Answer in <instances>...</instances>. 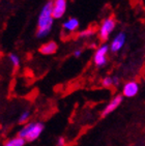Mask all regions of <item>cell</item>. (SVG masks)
Wrapping results in <instances>:
<instances>
[{
    "label": "cell",
    "mask_w": 145,
    "mask_h": 146,
    "mask_svg": "<svg viewBox=\"0 0 145 146\" xmlns=\"http://www.w3.org/2000/svg\"><path fill=\"white\" fill-rule=\"evenodd\" d=\"M139 92V84L136 81H130L124 84L122 89V96L126 98H134Z\"/></svg>",
    "instance_id": "5b68a950"
},
{
    "label": "cell",
    "mask_w": 145,
    "mask_h": 146,
    "mask_svg": "<svg viewBox=\"0 0 145 146\" xmlns=\"http://www.w3.org/2000/svg\"><path fill=\"white\" fill-rule=\"evenodd\" d=\"M82 54V50H76L75 53H74V55H75V57H80Z\"/></svg>",
    "instance_id": "d6986e66"
},
{
    "label": "cell",
    "mask_w": 145,
    "mask_h": 146,
    "mask_svg": "<svg viewBox=\"0 0 145 146\" xmlns=\"http://www.w3.org/2000/svg\"><path fill=\"white\" fill-rule=\"evenodd\" d=\"M109 52V46L108 45H103L100 46V48L96 50L93 57V61H94L95 65L100 68L107 63V54Z\"/></svg>",
    "instance_id": "3957f363"
},
{
    "label": "cell",
    "mask_w": 145,
    "mask_h": 146,
    "mask_svg": "<svg viewBox=\"0 0 145 146\" xmlns=\"http://www.w3.org/2000/svg\"><path fill=\"white\" fill-rule=\"evenodd\" d=\"M112 82H113V85H117L119 83V79L117 77H113L112 78Z\"/></svg>",
    "instance_id": "ac0fdd59"
},
{
    "label": "cell",
    "mask_w": 145,
    "mask_h": 146,
    "mask_svg": "<svg viewBox=\"0 0 145 146\" xmlns=\"http://www.w3.org/2000/svg\"><path fill=\"white\" fill-rule=\"evenodd\" d=\"M126 42V33L124 32H119V33L114 37V39L112 40L111 46H110V50L113 52V53H116L120 49L122 48L123 45Z\"/></svg>",
    "instance_id": "ba28073f"
},
{
    "label": "cell",
    "mask_w": 145,
    "mask_h": 146,
    "mask_svg": "<svg viewBox=\"0 0 145 146\" xmlns=\"http://www.w3.org/2000/svg\"><path fill=\"white\" fill-rule=\"evenodd\" d=\"M43 131H44V124L41 123V122H34L32 129H30V132L28 133V135L26 136L25 141H27V142H33V141H35L41 136Z\"/></svg>",
    "instance_id": "8992f818"
},
{
    "label": "cell",
    "mask_w": 145,
    "mask_h": 146,
    "mask_svg": "<svg viewBox=\"0 0 145 146\" xmlns=\"http://www.w3.org/2000/svg\"><path fill=\"white\" fill-rule=\"evenodd\" d=\"M26 141L24 139L20 137H15L13 139H9V141H6L5 144L3 146H24Z\"/></svg>",
    "instance_id": "8fae6325"
},
{
    "label": "cell",
    "mask_w": 145,
    "mask_h": 146,
    "mask_svg": "<svg viewBox=\"0 0 145 146\" xmlns=\"http://www.w3.org/2000/svg\"><path fill=\"white\" fill-rule=\"evenodd\" d=\"M93 33V30L92 29H87V30H83L79 33V36L80 37H85V36H89Z\"/></svg>",
    "instance_id": "2e32d148"
},
{
    "label": "cell",
    "mask_w": 145,
    "mask_h": 146,
    "mask_svg": "<svg viewBox=\"0 0 145 146\" xmlns=\"http://www.w3.org/2000/svg\"><path fill=\"white\" fill-rule=\"evenodd\" d=\"M29 117H30V114H29V112L28 111H25V112H23L22 114H21V116H20V119H19V123L23 124V123H27L28 119H29Z\"/></svg>",
    "instance_id": "5bb4252c"
},
{
    "label": "cell",
    "mask_w": 145,
    "mask_h": 146,
    "mask_svg": "<svg viewBox=\"0 0 145 146\" xmlns=\"http://www.w3.org/2000/svg\"><path fill=\"white\" fill-rule=\"evenodd\" d=\"M52 7H53V2L49 1L41 11L37 21V32H36V36L39 38L48 35L53 26L54 19L52 18Z\"/></svg>",
    "instance_id": "6da1fadb"
},
{
    "label": "cell",
    "mask_w": 145,
    "mask_h": 146,
    "mask_svg": "<svg viewBox=\"0 0 145 146\" xmlns=\"http://www.w3.org/2000/svg\"><path fill=\"white\" fill-rule=\"evenodd\" d=\"M57 49H58V46L55 42H49L41 46L39 53L44 54V55H52V54L56 53Z\"/></svg>",
    "instance_id": "9c48e42d"
},
{
    "label": "cell",
    "mask_w": 145,
    "mask_h": 146,
    "mask_svg": "<svg viewBox=\"0 0 145 146\" xmlns=\"http://www.w3.org/2000/svg\"><path fill=\"white\" fill-rule=\"evenodd\" d=\"M51 1H52V0H51Z\"/></svg>",
    "instance_id": "ffe728a7"
},
{
    "label": "cell",
    "mask_w": 145,
    "mask_h": 146,
    "mask_svg": "<svg viewBox=\"0 0 145 146\" xmlns=\"http://www.w3.org/2000/svg\"><path fill=\"white\" fill-rule=\"evenodd\" d=\"M102 84H103L104 87H110L113 85V82H112V78L111 77H106V78L103 79L102 81Z\"/></svg>",
    "instance_id": "9a60e30c"
},
{
    "label": "cell",
    "mask_w": 145,
    "mask_h": 146,
    "mask_svg": "<svg viewBox=\"0 0 145 146\" xmlns=\"http://www.w3.org/2000/svg\"><path fill=\"white\" fill-rule=\"evenodd\" d=\"M64 144H65V140H64V138H59L58 142H57V145H58V146H63Z\"/></svg>",
    "instance_id": "e0dca14e"
},
{
    "label": "cell",
    "mask_w": 145,
    "mask_h": 146,
    "mask_svg": "<svg viewBox=\"0 0 145 146\" xmlns=\"http://www.w3.org/2000/svg\"><path fill=\"white\" fill-rule=\"evenodd\" d=\"M67 0H54L53 7H52V18L60 19L67 11Z\"/></svg>",
    "instance_id": "277c9868"
},
{
    "label": "cell",
    "mask_w": 145,
    "mask_h": 146,
    "mask_svg": "<svg viewBox=\"0 0 145 146\" xmlns=\"http://www.w3.org/2000/svg\"><path fill=\"white\" fill-rule=\"evenodd\" d=\"M9 59H11V63H13V65H14L15 68H18L20 65V58L18 55H16L14 53L9 54Z\"/></svg>",
    "instance_id": "4fadbf2b"
},
{
    "label": "cell",
    "mask_w": 145,
    "mask_h": 146,
    "mask_svg": "<svg viewBox=\"0 0 145 146\" xmlns=\"http://www.w3.org/2000/svg\"><path fill=\"white\" fill-rule=\"evenodd\" d=\"M79 26V21L76 18H71V19L67 20L63 23V29L67 31H75L78 28Z\"/></svg>",
    "instance_id": "30bf717a"
},
{
    "label": "cell",
    "mask_w": 145,
    "mask_h": 146,
    "mask_svg": "<svg viewBox=\"0 0 145 146\" xmlns=\"http://www.w3.org/2000/svg\"><path fill=\"white\" fill-rule=\"evenodd\" d=\"M122 100H123V96H120V94L115 96V98L107 105L106 108L104 109V111L102 112V117H105V116L109 115V114L112 113L113 111H115V110L119 107V105L122 103Z\"/></svg>",
    "instance_id": "52a82bcc"
},
{
    "label": "cell",
    "mask_w": 145,
    "mask_h": 146,
    "mask_svg": "<svg viewBox=\"0 0 145 146\" xmlns=\"http://www.w3.org/2000/svg\"><path fill=\"white\" fill-rule=\"evenodd\" d=\"M33 123L34 122H27V123H26L22 129H20L19 134H18V137L22 138V139L25 140L26 136L28 135V133L30 132V129H32V127H33Z\"/></svg>",
    "instance_id": "7c38bea8"
},
{
    "label": "cell",
    "mask_w": 145,
    "mask_h": 146,
    "mask_svg": "<svg viewBox=\"0 0 145 146\" xmlns=\"http://www.w3.org/2000/svg\"><path fill=\"white\" fill-rule=\"evenodd\" d=\"M115 26H116V21H115L114 17H109L107 19H105L102 23L100 29V38L103 42L108 40L109 35L112 31L114 30Z\"/></svg>",
    "instance_id": "7a4b0ae2"
}]
</instances>
